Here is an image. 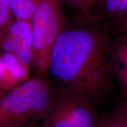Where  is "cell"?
Here are the masks:
<instances>
[{
    "label": "cell",
    "instance_id": "cell-1",
    "mask_svg": "<svg viewBox=\"0 0 127 127\" xmlns=\"http://www.w3.org/2000/svg\"><path fill=\"white\" fill-rule=\"evenodd\" d=\"M111 41L102 25L88 17H77L55 41L47 72L61 90L81 95L93 103L104 101L115 80Z\"/></svg>",
    "mask_w": 127,
    "mask_h": 127
},
{
    "label": "cell",
    "instance_id": "cell-2",
    "mask_svg": "<svg viewBox=\"0 0 127 127\" xmlns=\"http://www.w3.org/2000/svg\"><path fill=\"white\" fill-rule=\"evenodd\" d=\"M55 95L49 81L41 77L19 84L0 100V127H25L30 120H39Z\"/></svg>",
    "mask_w": 127,
    "mask_h": 127
},
{
    "label": "cell",
    "instance_id": "cell-3",
    "mask_svg": "<svg viewBox=\"0 0 127 127\" xmlns=\"http://www.w3.org/2000/svg\"><path fill=\"white\" fill-rule=\"evenodd\" d=\"M31 25L32 65L43 74L47 71L55 41L69 25L59 0H39Z\"/></svg>",
    "mask_w": 127,
    "mask_h": 127
},
{
    "label": "cell",
    "instance_id": "cell-4",
    "mask_svg": "<svg viewBox=\"0 0 127 127\" xmlns=\"http://www.w3.org/2000/svg\"><path fill=\"white\" fill-rule=\"evenodd\" d=\"M100 117L94 103L78 94L61 90L39 119V127H97Z\"/></svg>",
    "mask_w": 127,
    "mask_h": 127
},
{
    "label": "cell",
    "instance_id": "cell-5",
    "mask_svg": "<svg viewBox=\"0 0 127 127\" xmlns=\"http://www.w3.org/2000/svg\"><path fill=\"white\" fill-rule=\"evenodd\" d=\"M0 51L12 54L25 65H32L31 22L15 19L1 30Z\"/></svg>",
    "mask_w": 127,
    "mask_h": 127
},
{
    "label": "cell",
    "instance_id": "cell-6",
    "mask_svg": "<svg viewBox=\"0 0 127 127\" xmlns=\"http://www.w3.org/2000/svg\"><path fill=\"white\" fill-rule=\"evenodd\" d=\"M111 60L115 79L120 84L123 89L127 88V37L112 38Z\"/></svg>",
    "mask_w": 127,
    "mask_h": 127
},
{
    "label": "cell",
    "instance_id": "cell-7",
    "mask_svg": "<svg viewBox=\"0 0 127 127\" xmlns=\"http://www.w3.org/2000/svg\"><path fill=\"white\" fill-rule=\"evenodd\" d=\"M39 0H8V7L16 20L31 22Z\"/></svg>",
    "mask_w": 127,
    "mask_h": 127
},
{
    "label": "cell",
    "instance_id": "cell-8",
    "mask_svg": "<svg viewBox=\"0 0 127 127\" xmlns=\"http://www.w3.org/2000/svg\"><path fill=\"white\" fill-rule=\"evenodd\" d=\"M92 7L108 17H117L127 11V0H94Z\"/></svg>",
    "mask_w": 127,
    "mask_h": 127
},
{
    "label": "cell",
    "instance_id": "cell-9",
    "mask_svg": "<svg viewBox=\"0 0 127 127\" xmlns=\"http://www.w3.org/2000/svg\"><path fill=\"white\" fill-rule=\"evenodd\" d=\"M19 84L4 52L0 51V86L9 91Z\"/></svg>",
    "mask_w": 127,
    "mask_h": 127
},
{
    "label": "cell",
    "instance_id": "cell-10",
    "mask_svg": "<svg viewBox=\"0 0 127 127\" xmlns=\"http://www.w3.org/2000/svg\"><path fill=\"white\" fill-rule=\"evenodd\" d=\"M105 27L112 38L127 37V12Z\"/></svg>",
    "mask_w": 127,
    "mask_h": 127
},
{
    "label": "cell",
    "instance_id": "cell-11",
    "mask_svg": "<svg viewBox=\"0 0 127 127\" xmlns=\"http://www.w3.org/2000/svg\"><path fill=\"white\" fill-rule=\"evenodd\" d=\"M60 4L76 10L77 17H87L94 0H59Z\"/></svg>",
    "mask_w": 127,
    "mask_h": 127
},
{
    "label": "cell",
    "instance_id": "cell-12",
    "mask_svg": "<svg viewBox=\"0 0 127 127\" xmlns=\"http://www.w3.org/2000/svg\"><path fill=\"white\" fill-rule=\"evenodd\" d=\"M97 127H127V125L112 114H103L100 117Z\"/></svg>",
    "mask_w": 127,
    "mask_h": 127
},
{
    "label": "cell",
    "instance_id": "cell-13",
    "mask_svg": "<svg viewBox=\"0 0 127 127\" xmlns=\"http://www.w3.org/2000/svg\"><path fill=\"white\" fill-rule=\"evenodd\" d=\"M115 118L127 125V98L119 102L112 114Z\"/></svg>",
    "mask_w": 127,
    "mask_h": 127
},
{
    "label": "cell",
    "instance_id": "cell-14",
    "mask_svg": "<svg viewBox=\"0 0 127 127\" xmlns=\"http://www.w3.org/2000/svg\"><path fill=\"white\" fill-rule=\"evenodd\" d=\"M13 17L9 9L0 4V31L14 20Z\"/></svg>",
    "mask_w": 127,
    "mask_h": 127
},
{
    "label": "cell",
    "instance_id": "cell-15",
    "mask_svg": "<svg viewBox=\"0 0 127 127\" xmlns=\"http://www.w3.org/2000/svg\"><path fill=\"white\" fill-rule=\"evenodd\" d=\"M8 92V91L5 90V89L2 88L1 86H0V100L1 99V98L3 97V96L5 94Z\"/></svg>",
    "mask_w": 127,
    "mask_h": 127
},
{
    "label": "cell",
    "instance_id": "cell-16",
    "mask_svg": "<svg viewBox=\"0 0 127 127\" xmlns=\"http://www.w3.org/2000/svg\"><path fill=\"white\" fill-rule=\"evenodd\" d=\"M123 95L124 98H127V87L123 89Z\"/></svg>",
    "mask_w": 127,
    "mask_h": 127
}]
</instances>
